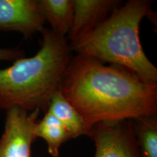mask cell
Returning <instances> with one entry per match:
<instances>
[{"instance_id": "ba28073f", "label": "cell", "mask_w": 157, "mask_h": 157, "mask_svg": "<svg viewBox=\"0 0 157 157\" xmlns=\"http://www.w3.org/2000/svg\"><path fill=\"white\" fill-rule=\"evenodd\" d=\"M48 111L63 124L69 135L70 139L76 138L81 135H90L91 129L86 124L77 110L68 101L60 90H57L52 95Z\"/></svg>"}, {"instance_id": "8992f818", "label": "cell", "mask_w": 157, "mask_h": 157, "mask_svg": "<svg viewBox=\"0 0 157 157\" xmlns=\"http://www.w3.org/2000/svg\"><path fill=\"white\" fill-rule=\"evenodd\" d=\"M37 0H0V32L21 33L29 38L44 29Z\"/></svg>"}, {"instance_id": "6da1fadb", "label": "cell", "mask_w": 157, "mask_h": 157, "mask_svg": "<svg viewBox=\"0 0 157 157\" xmlns=\"http://www.w3.org/2000/svg\"><path fill=\"white\" fill-rule=\"evenodd\" d=\"M59 90L90 129L101 122L135 120L157 113V84L84 55L71 60Z\"/></svg>"}, {"instance_id": "5b68a950", "label": "cell", "mask_w": 157, "mask_h": 157, "mask_svg": "<svg viewBox=\"0 0 157 157\" xmlns=\"http://www.w3.org/2000/svg\"><path fill=\"white\" fill-rule=\"evenodd\" d=\"M19 108L6 111L4 132L0 137V157H31L34 126L40 113Z\"/></svg>"}, {"instance_id": "52a82bcc", "label": "cell", "mask_w": 157, "mask_h": 157, "mask_svg": "<svg viewBox=\"0 0 157 157\" xmlns=\"http://www.w3.org/2000/svg\"><path fill=\"white\" fill-rule=\"evenodd\" d=\"M72 2L74 20L68 34L71 43L75 42L95 29L108 18L110 11L121 3L120 1L115 0H72Z\"/></svg>"}, {"instance_id": "8fae6325", "label": "cell", "mask_w": 157, "mask_h": 157, "mask_svg": "<svg viewBox=\"0 0 157 157\" xmlns=\"http://www.w3.org/2000/svg\"><path fill=\"white\" fill-rule=\"evenodd\" d=\"M134 129L139 151L143 157H157L156 115L135 119Z\"/></svg>"}, {"instance_id": "3957f363", "label": "cell", "mask_w": 157, "mask_h": 157, "mask_svg": "<svg viewBox=\"0 0 157 157\" xmlns=\"http://www.w3.org/2000/svg\"><path fill=\"white\" fill-rule=\"evenodd\" d=\"M152 15L148 0H129L116 7L104 22L71 43V50L125 68L143 82L157 84V68L141 45L139 29L143 17Z\"/></svg>"}, {"instance_id": "7a4b0ae2", "label": "cell", "mask_w": 157, "mask_h": 157, "mask_svg": "<svg viewBox=\"0 0 157 157\" xmlns=\"http://www.w3.org/2000/svg\"><path fill=\"white\" fill-rule=\"evenodd\" d=\"M41 34V48L35 56L0 68V109L48 111L71 60L72 50L66 37L51 29H44Z\"/></svg>"}, {"instance_id": "277c9868", "label": "cell", "mask_w": 157, "mask_h": 157, "mask_svg": "<svg viewBox=\"0 0 157 157\" xmlns=\"http://www.w3.org/2000/svg\"><path fill=\"white\" fill-rule=\"evenodd\" d=\"M89 137L95 143L94 157H140L131 120L98 123Z\"/></svg>"}, {"instance_id": "30bf717a", "label": "cell", "mask_w": 157, "mask_h": 157, "mask_svg": "<svg viewBox=\"0 0 157 157\" xmlns=\"http://www.w3.org/2000/svg\"><path fill=\"white\" fill-rule=\"evenodd\" d=\"M34 135L35 138L40 137L45 140L49 154L52 157H59L60 147L70 139L63 124L48 111L42 120L37 121L34 126Z\"/></svg>"}, {"instance_id": "7c38bea8", "label": "cell", "mask_w": 157, "mask_h": 157, "mask_svg": "<svg viewBox=\"0 0 157 157\" xmlns=\"http://www.w3.org/2000/svg\"><path fill=\"white\" fill-rule=\"evenodd\" d=\"M24 57V52L18 48H0V61H15Z\"/></svg>"}, {"instance_id": "9c48e42d", "label": "cell", "mask_w": 157, "mask_h": 157, "mask_svg": "<svg viewBox=\"0 0 157 157\" xmlns=\"http://www.w3.org/2000/svg\"><path fill=\"white\" fill-rule=\"evenodd\" d=\"M39 12L51 25V30L66 37L71 29L74 20L72 0H37Z\"/></svg>"}]
</instances>
